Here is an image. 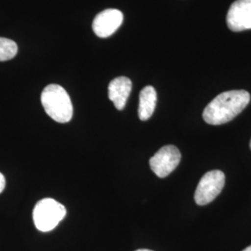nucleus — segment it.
Instances as JSON below:
<instances>
[{"instance_id": "0eeeda50", "label": "nucleus", "mask_w": 251, "mask_h": 251, "mask_svg": "<svg viewBox=\"0 0 251 251\" xmlns=\"http://www.w3.org/2000/svg\"><path fill=\"white\" fill-rule=\"evenodd\" d=\"M123 13L117 9H108L100 12L92 23L96 36L105 38L112 36L123 23Z\"/></svg>"}, {"instance_id": "6e6552de", "label": "nucleus", "mask_w": 251, "mask_h": 251, "mask_svg": "<svg viewBox=\"0 0 251 251\" xmlns=\"http://www.w3.org/2000/svg\"><path fill=\"white\" fill-rule=\"evenodd\" d=\"M131 89V80L126 76H118L110 82L108 86V97L117 110L121 111L125 108Z\"/></svg>"}, {"instance_id": "423d86ee", "label": "nucleus", "mask_w": 251, "mask_h": 251, "mask_svg": "<svg viewBox=\"0 0 251 251\" xmlns=\"http://www.w3.org/2000/svg\"><path fill=\"white\" fill-rule=\"evenodd\" d=\"M227 26L233 32L251 29V0H236L226 17Z\"/></svg>"}, {"instance_id": "9d476101", "label": "nucleus", "mask_w": 251, "mask_h": 251, "mask_svg": "<svg viewBox=\"0 0 251 251\" xmlns=\"http://www.w3.org/2000/svg\"><path fill=\"white\" fill-rule=\"evenodd\" d=\"M18 52V46L15 41L0 37V62H6L13 59Z\"/></svg>"}, {"instance_id": "39448f33", "label": "nucleus", "mask_w": 251, "mask_h": 251, "mask_svg": "<svg viewBox=\"0 0 251 251\" xmlns=\"http://www.w3.org/2000/svg\"><path fill=\"white\" fill-rule=\"evenodd\" d=\"M181 154L174 145H166L151 157L149 164L152 172L159 178H166L180 162Z\"/></svg>"}, {"instance_id": "ddd939ff", "label": "nucleus", "mask_w": 251, "mask_h": 251, "mask_svg": "<svg viewBox=\"0 0 251 251\" xmlns=\"http://www.w3.org/2000/svg\"><path fill=\"white\" fill-rule=\"evenodd\" d=\"M150 251V250H145V249H142V250H138V251Z\"/></svg>"}, {"instance_id": "9b49d317", "label": "nucleus", "mask_w": 251, "mask_h": 251, "mask_svg": "<svg viewBox=\"0 0 251 251\" xmlns=\"http://www.w3.org/2000/svg\"><path fill=\"white\" fill-rule=\"evenodd\" d=\"M5 186H6V179H5L4 175L2 173H0V194L4 191Z\"/></svg>"}, {"instance_id": "f8f14e48", "label": "nucleus", "mask_w": 251, "mask_h": 251, "mask_svg": "<svg viewBox=\"0 0 251 251\" xmlns=\"http://www.w3.org/2000/svg\"><path fill=\"white\" fill-rule=\"evenodd\" d=\"M243 251H251V246H250V247H248L246 250H244Z\"/></svg>"}, {"instance_id": "7ed1b4c3", "label": "nucleus", "mask_w": 251, "mask_h": 251, "mask_svg": "<svg viewBox=\"0 0 251 251\" xmlns=\"http://www.w3.org/2000/svg\"><path fill=\"white\" fill-rule=\"evenodd\" d=\"M66 215L65 206L52 198H44L36 203L33 220L40 232H50L56 228Z\"/></svg>"}, {"instance_id": "f257e3e1", "label": "nucleus", "mask_w": 251, "mask_h": 251, "mask_svg": "<svg viewBox=\"0 0 251 251\" xmlns=\"http://www.w3.org/2000/svg\"><path fill=\"white\" fill-rule=\"evenodd\" d=\"M251 101L247 90H229L219 94L203 112V119L209 125H223L238 116Z\"/></svg>"}, {"instance_id": "20e7f679", "label": "nucleus", "mask_w": 251, "mask_h": 251, "mask_svg": "<svg viewBox=\"0 0 251 251\" xmlns=\"http://www.w3.org/2000/svg\"><path fill=\"white\" fill-rule=\"evenodd\" d=\"M225 184V175L223 171H210L201 178L195 193V201L199 206H205L212 202L223 191Z\"/></svg>"}, {"instance_id": "4468645a", "label": "nucleus", "mask_w": 251, "mask_h": 251, "mask_svg": "<svg viewBox=\"0 0 251 251\" xmlns=\"http://www.w3.org/2000/svg\"><path fill=\"white\" fill-rule=\"evenodd\" d=\"M250 146H251V144H250Z\"/></svg>"}, {"instance_id": "f03ea898", "label": "nucleus", "mask_w": 251, "mask_h": 251, "mask_svg": "<svg viewBox=\"0 0 251 251\" xmlns=\"http://www.w3.org/2000/svg\"><path fill=\"white\" fill-rule=\"evenodd\" d=\"M41 103L47 115L58 123H68L73 117V104L67 91L57 84L47 86L41 93Z\"/></svg>"}, {"instance_id": "1a4fd4ad", "label": "nucleus", "mask_w": 251, "mask_h": 251, "mask_svg": "<svg viewBox=\"0 0 251 251\" xmlns=\"http://www.w3.org/2000/svg\"><path fill=\"white\" fill-rule=\"evenodd\" d=\"M157 94L156 90L152 86L144 88L140 93V101L138 114L142 121H146L152 117L156 106Z\"/></svg>"}]
</instances>
